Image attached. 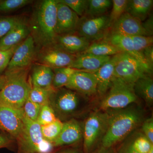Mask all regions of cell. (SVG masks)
Here are the masks:
<instances>
[{
	"label": "cell",
	"mask_w": 153,
	"mask_h": 153,
	"mask_svg": "<svg viewBox=\"0 0 153 153\" xmlns=\"http://www.w3.org/2000/svg\"><path fill=\"white\" fill-rule=\"evenodd\" d=\"M57 0H43L36 4L30 19V35L38 48L55 43Z\"/></svg>",
	"instance_id": "6da1fadb"
},
{
	"label": "cell",
	"mask_w": 153,
	"mask_h": 153,
	"mask_svg": "<svg viewBox=\"0 0 153 153\" xmlns=\"http://www.w3.org/2000/svg\"><path fill=\"white\" fill-rule=\"evenodd\" d=\"M30 70L29 67L5 71L6 82L0 91V105L15 108H23L33 86L29 77Z\"/></svg>",
	"instance_id": "7a4b0ae2"
},
{
	"label": "cell",
	"mask_w": 153,
	"mask_h": 153,
	"mask_svg": "<svg viewBox=\"0 0 153 153\" xmlns=\"http://www.w3.org/2000/svg\"><path fill=\"white\" fill-rule=\"evenodd\" d=\"M141 118L134 108L121 109L109 115L107 127L102 138V146L108 148L126 136L137 126Z\"/></svg>",
	"instance_id": "3957f363"
},
{
	"label": "cell",
	"mask_w": 153,
	"mask_h": 153,
	"mask_svg": "<svg viewBox=\"0 0 153 153\" xmlns=\"http://www.w3.org/2000/svg\"><path fill=\"white\" fill-rule=\"evenodd\" d=\"M82 95L65 87L54 91L49 99V105L56 117L65 120L78 114L85 106Z\"/></svg>",
	"instance_id": "277c9868"
},
{
	"label": "cell",
	"mask_w": 153,
	"mask_h": 153,
	"mask_svg": "<svg viewBox=\"0 0 153 153\" xmlns=\"http://www.w3.org/2000/svg\"><path fill=\"white\" fill-rule=\"evenodd\" d=\"M16 140L19 153H51L55 147L43 137L41 126L26 116L22 132Z\"/></svg>",
	"instance_id": "5b68a950"
},
{
	"label": "cell",
	"mask_w": 153,
	"mask_h": 153,
	"mask_svg": "<svg viewBox=\"0 0 153 153\" xmlns=\"http://www.w3.org/2000/svg\"><path fill=\"white\" fill-rule=\"evenodd\" d=\"M134 85L113 76L110 87L101 102L102 109H122L137 101Z\"/></svg>",
	"instance_id": "8992f818"
},
{
	"label": "cell",
	"mask_w": 153,
	"mask_h": 153,
	"mask_svg": "<svg viewBox=\"0 0 153 153\" xmlns=\"http://www.w3.org/2000/svg\"><path fill=\"white\" fill-rule=\"evenodd\" d=\"M145 67L134 57L124 52L118 55L113 76L134 85L141 77L149 75Z\"/></svg>",
	"instance_id": "52a82bcc"
},
{
	"label": "cell",
	"mask_w": 153,
	"mask_h": 153,
	"mask_svg": "<svg viewBox=\"0 0 153 153\" xmlns=\"http://www.w3.org/2000/svg\"><path fill=\"white\" fill-rule=\"evenodd\" d=\"M110 27L109 16L106 14L95 17L83 16L79 19L76 33L92 43L104 39Z\"/></svg>",
	"instance_id": "ba28073f"
},
{
	"label": "cell",
	"mask_w": 153,
	"mask_h": 153,
	"mask_svg": "<svg viewBox=\"0 0 153 153\" xmlns=\"http://www.w3.org/2000/svg\"><path fill=\"white\" fill-rule=\"evenodd\" d=\"M109 114L98 111L94 113L88 118L84 125L82 135L84 148L86 152L90 150L106 131Z\"/></svg>",
	"instance_id": "9c48e42d"
},
{
	"label": "cell",
	"mask_w": 153,
	"mask_h": 153,
	"mask_svg": "<svg viewBox=\"0 0 153 153\" xmlns=\"http://www.w3.org/2000/svg\"><path fill=\"white\" fill-rule=\"evenodd\" d=\"M76 55L67 53L53 44L37 50L35 60L52 68L69 67Z\"/></svg>",
	"instance_id": "30bf717a"
},
{
	"label": "cell",
	"mask_w": 153,
	"mask_h": 153,
	"mask_svg": "<svg viewBox=\"0 0 153 153\" xmlns=\"http://www.w3.org/2000/svg\"><path fill=\"white\" fill-rule=\"evenodd\" d=\"M36 47L35 41L30 35L16 49L5 71L30 67L36 59Z\"/></svg>",
	"instance_id": "8fae6325"
},
{
	"label": "cell",
	"mask_w": 153,
	"mask_h": 153,
	"mask_svg": "<svg viewBox=\"0 0 153 153\" xmlns=\"http://www.w3.org/2000/svg\"><path fill=\"white\" fill-rule=\"evenodd\" d=\"M25 116L23 108L0 105V129L17 139L22 132Z\"/></svg>",
	"instance_id": "7c38bea8"
},
{
	"label": "cell",
	"mask_w": 153,
	"mask_h": 153,
	"mask_svg": "<svg viewBox=\"0 0 153 153\" xmlns=\"http://www.w3.org/2000/svg\"><path fill=\"white\" fill-rule=\"evenodd\" d=\"M65 87L82 96H91L97 93V80L94 73L77 70Z\"/></svg>",
	"instance_id": "4fadbf2b"
},
{
	"label": "cell",
	"mask_w": 153,
	"mask_h": 153,
	"mask_svg": "<svg viewBox=\"0 0 153 153\" xmlns=\"http://www.w3.org/2000/svg\"><path fill=\"white\" fill-rule=\"evenodd\" d=\"M56 33L57 36L76 32L79 17L68 6L57 0Z\"/></svg>",
	"instance_id": "5bb4252c"
},
{
	"label": "cell",
	"mask_w": 153,
	"mask_h": 153,
	"mask_svg": "<svg viewBox=\"0 0 153 153\" xmlns=\"http://www.w3.org/2000/svg\"><path fill=\"white\" fill-rule=\"evenodd\" d=\"M108 33L128 36H148L143 27L142 22L126 12L113 24Z\"/></svg>",
	"instance_id": "9a60e30c"
},
{
	"label": "cell",
	"mask_w": 153,
	"mask_h": 153,
	"mask_svg": "<svg viewBox=\"0 0 153 153\" xmlns=\"http://www.w3.org/2000/svg\"><path fill=\"white\" fill-rule=\"evenodd\" d=\"M91 44L76 32L57 36L54 44L67 53L76 55L84 53Z\"/></svg>",
	"instance_id": "2e32d148"
},
{
	"label": "cell",
	"mask_w": 153,
	"mask_h": 153,
	"mask_svg": "<svg viewBox=\"0 0 153 153\" xmlns=\"http://www.w3.org/2000/svg\"><path fill=\"white\" fill-rule=\"evenodd\" d=\"M103 39L117 47L121 52L128 53L134 57L145 67L150 74H152L153 71L149 68L143 54L139 53L135 50L133 43L130 36L108 33Z\"/></svg>",
	"instance_id": "e0dca14e"
},
{
	"label": "cell",
	"mask_w": 153,
	"mask_h": 153,
	"mask_svg": "<svg viewBox=\"0 0 153 153\" xmlns=\"http://www.w3.org/2000/svg\"><path fill=\"white\" fill-rule=\"evenodd\" d=\"M111 56H100L83 53L76 55L69 67L94 73L98 70L111 58Z\"/></svg>",
	"instance_id": "ac0fdd59"
},
{
	"label": "cell",
	"mask_w": 153,
	"mask_h": 153,
	"mask_svg": "<svg viewBox=\"0 0 153 153\" xmlns=\"http://www.w3.org/2000/svg\"><path fill=\"white\" fill-rule=\"evenodd\" d=\"M82 129L79 123L74 119H71L63 123V127L60 135L55 142L54 147L73 144L81 139Z\"/></svg>",
	"instance_id": "d6986e66"
},
{
	"label": "cell",
	"mask_w": 153,
	"mask_h": 153,
	"mask_svg": "<svg viewBox=\"0 0 153 153\" xmlns=\"http://www.w3.org/2000/svg\"><path fill=\"white\" fill-rule=\"evenodd\" d=\"M118 55L111 56L101 68L94 72L97 80V93L100 97H104L110 87Z\"/></svg>",
	"instance_id": "ffe728a7"
},
{
	"label": "cell",
	"mask_w": 153,
	"mask_h": 153,
	"mask_svg": "<svg viewBox=\"0 0 153 153\" xmlns=\"http://www.w3.org/2000/svg\"><path fill=\"white\" fill-rule=\"evenodd\" d=\"M30 35L29 26L23 21L11 29L0 40V50L11 49L21 44Z\"/></svg>",
	"instance_id": "44dd1931"
},
{
	"label": "cell",
	"mask_w": 153,
	"mask_h": 153,
	"mask_svg": "<svg viewBox=\"0 0 153 153\" xmlns=\"http://www.w3.org/2000/svg\"><path fill=\"white\" fill-rule=\"evenodd\" d=\"M33 66L30 76L32 86L44 88H53L52 83L54 75L53 68L38 63Z\"/></svg>",
	"instance_id": "7402d4cb"
},
{
	"label": "cell",
	"mask_w": 153,
	"mask_h": 153,
	"mask_svg": "<svg viewBox=\"0 0 153 153\" xmlns=\"http://www.w3.org/2000/svg\"><path fill=\"white\" fill-rule=\"evenodd\" d=\"M153 5V0H129L126 12L143 22L151 13Z\"/></svg>",
	"instance_id": "603a6c76"
},
{
	"label": "cell",
	"mask_w": 153,
	"mask_h": 153,
	"mask_svg": "<svg viewBox=\"0 0 153 153\" xmlns=\"http://www.w3.org/2000/svg\"><path fill=\"white\" fill-rule=\"evenodd\" d=\"M134 89L137 97L143 100L148 106L152 105L153 102V80L150 75L138 79L134 83Z\"/></svg>",
	"instance_id": "cb8c5ba5"
},
{
	"label": "cell",
	"mask_w": 153,
	"mask_h": 153,
	"mask_svg": "<svg viewBox=\"0 0 153 153\" xmlns=\"http://www.w3.org/2000/svg\"><path fill=\"white\" fill-rule=\"evenodd\" d=\"M111 44L105 40L92 42L84 53L100 56H113L121 52Z\"/></svg>",
	"instance_id": "d4e9b609"
},
{
	"label": "cell",
	"mask_w": 153,
	"mask_h": 153,
	"mask_svg": "<svg viewBox=\"0 0 153 153\" xmlns=\"http://www.w3.org/2000/svg\"><path fill=\"white\" fill-rule=\"evenodd\" d=\"M112 4V1L110 0H88L87 8L84 16L95 17L106 15Z\"/></svg>",
	"instance_id": "484cf974"
},
{
	"label": "cell",
	"mask_w": 153,
	"mask_h": 153,
	"mask_svg": "<svg viewBox=\"0 0 153 153\" xmlns=\"http://www.w3.org/2000/svg\"><path fill=\"white\" fill-rule=\"evenodd\" d=\"M54 77L52 86L55 90L65 87L76 69L69 67L53 68Z\"/></svg>",
	"instance_id": "4316f807"
},
{
	"label": "cell",
	"mask_w": 153,
	"mask_h": 153,
	"mask_svg": "<svg viewBox=\"0 0 153 153\" xmlns=\"http://www.w3.org/2000/svg\"><path fill=\"white\" fill-rule=\"evenodd\" d=\"M63 122L57 119L52 123L41 126V131L44 139L53 144L57 138L63 127Z\"/></svg>",
	"instance_id": "83f0119b"
},
{
	"label": "cell",
	"mask_w": 153,
	"mask_h": 153,
	"mask_svg": "<svg viewBox=\"0 0 153 153\" xmlns=\"http://www.w3.org/2000/svg\"><path fill=\"white\" fill-rule=\"evenodd\" d=\"M55 90L53 88H44L32 86L29 98L41 106L49 104L50 96Z\"/></svg>",
	"instance_id": "f1b7e54d"
},
{
	"label": "cell",
	"mask_w": 153,
	"mask_h": 153,
	"mask_svg": "<svg viewBox=\"0 0 153 153\" xmlns=\"http://www.w3.org/2000/svg\"><path fill=\"white\" fill-rule=\"evenodd\" d=\"M31 0H0V13L17 10L32 3Z\"/></svg>",
	"instance_id": "f546056e"
},
{
	"label": "cell",
	"mask_w": 153,
	"mask_h": 153,
	"mask_svg": "<svg viewBox=\"0 0 153 153\" xmlns=\"http://www.w3.org/2000/svg\"><path fill=\"white\" fill-rule=\"evenodd\" d=\"M24 21L18 16H0V40L17 25Z\"/></svg>",
	"instance_id": "4dcf8cb0"
},
{
	"label": "cell",
	"mask_w": 153,
	"mask_h": 153,
	"mask_svg": "<svg viewBox=\"0 0 153 153\" xmlns=\"http://www.w3.org/2000/svg\"><path fill=\"white\" fill-rule=\"evenodd\" d=\"M128 0H113L112 8L109 15L111 27L125 13Z\"/></svg>",
	"instance_id": "1f68e13d"
},
{
	"label": "cell",
	"mask_w": 153,
	"mask_h": 153,
	"mask_svg": "<svg viewBox=\"0 0 153 153\" xmlns=\"http://www.w3.org/2000/svg\"><path fill=\"white\" fill-rule=\"evenodd\" d=\"M57 119L52 107L49 104L41 106L36 122L40 126H44L52 123Z\"/></svg>",
	"instance_id": "d6a6232c"
},
{
	"label": "cell",
	"mask_w": 153,
	"mask_h": 153,
	"mask_svg": "<svg viewBox=\"0 0 153 153\" xmlns=\"http://www.w3.org/2000/svg\"><path fill=\"white\" fill-rule=\"evenodd\" d=\"M130 37L132 41L135 50L139 53L142 54L145 49L153 45V36H134Z\"/></svg>",
	"instance_id": "836d02e7"
},
{
	"label": "cell",
	"mask_w": 153,
	"mask_h": 153,
	"mask_svg": "<svg viewBox=\"0 0 153 153\" xmlns=\"http://www.w3.org/2000/svg\"><path fill=\"white\" fill-rule=\"evenodd\" d=\"M60 2L68 6L78 16L82 17L87 8L88 0H59Z\"/></svg>",
	"instance_id": "e575fe53"
},
{
	"label": "cell",
	"mask_w": 153,
	"mask_h": 153,
	"mask_svg": "<svg viewBox=\"0 0 153 153\" xmlns=\"http://www.w3.org/2000/svg\"><path fill=\"white\" fill-rule=\"evenodd\" d=\"M41 108V105L33 102L29 98L23 107L25 116L34 121H37Z\"/></svg>",
	"instance_id": "d590c367"
},
{
	"label": "cell",
	"mask_w": 153,
	"mask_h": 153,
	"mask_svg": "<svg viewBox=\"0 0 153 153\" xmlns=\"http://www.w3.org/2000/svg\"><path fill=\"white\" fill-rule=\"evenodd\" d=\"M20 44L8 50H0V75L6 71L11 58Z\"/></svg>",
	"instance_id": "8d00e7d4"
},
{
	"label": "cell",
	"mask_w": 153,
	"mask_h": 153,
	"mask_svg": "<svg viewBox=\"0 0 153 153\" xmlns=\"http://www.w3.org/2000/svg\"><path fill=\"white\" fill-rule=\"evenodd\" d=\"M134 149L139 153H148L153 144L146 137H140L135 140L131 144Z\"/></svg>",
	"instance_id": "74e56055"
},
{
	"label": "cell",
	"mask_w": 153,
	"mask_h": 153,
	"mask_svg": "<svg viewBox=\"0 0 153 153\" xmlns=\"http://www.w3.org/2000/svg\"><path fill=\"white\" fill-rule=\"evenodd\" d=\"M143 130L146 137L152 144L153 143V120L152 118L144 122L143 125Z\"/></svg>",
	"instance_id": "f35d334b"
},
{
	"label": "cell",
	"mask_w": 153,
	"mask_h": 153,
	"mask_svg": "<svg viewBox=\"0 0 153 153\" xmlns=\"http://www.w3.org/2000/svg\"><path fill=\"white\" fill-rule=\"evenodd\" d=\"M143 57L150 70L153 71V45L145 49L142 52Z\"/></svg>",
	"instance_id": "ab89813d"
},
{
	"label": "cell",
	"mask_w": 153,
	"mask_h": 153,
	"mask_svg": "<svg viewBox=\"0 0 153 153\" xmlns=\"http://www.w3.org/2000/svg\"><path fill=\"white\" fill-rule=\"evenodd\" d=\"M143 26L148 36H152L153 33V15L151 13L144 22H142Z\"/></svg>",
	"instance_id": "60d3db41"
},
{
	"label": "cell",
	"mask_w": 153,
	"mask_h": 153,
	"mask_svg": "<svg viewBox=\"0 0 153 153\" xmlns=\"http://www.w3.org/2000/svg\"><path fill=\"white\" fill-rule=\"evenodd\" d=\"M11 141L10 139L7 136L0 134V148L7 146Z\"/></svg>",
	"instance_id": "b9f144b4"
},
{
	"label": "cell",
	"mask_w": 153,
	"mask_h": 153,
	"mask_svg": "<svg viewBox=\"0 0 153 153\" xmlns=\"http://www.w3.org/2000/svg\"><path fill=\"white\" fill-rule=\"evenodd\" d=\"M6 81L5 74H2L0 75V91L2 89Z\"/></svg>",
	"instance_id": "7bdbcfd3"
},
{
	"label": "cell",
	"mask_w": 153,
	"mask_h": 153,
	"mask_svg": "<svg viewBox=\"0 0 153 153\" xmlns=\"http://www.w3.org/2000/svg\"><path fill=\"white\" fill-rule=\"evenodd\" d=\"M51 153H79L77 150L75 149H68L65 150L60 152H57L54 153L52 152Z\"/></svg>",
	"instance_id": "ee69618b"
},
{
	"label": "cell",
	"mask_w": 153,
	"mask_h": 153,
	"mask_svg": "<svg viewBox=\"0 0 153 153\" xmlns=\"http://www.w3.org/2000/svg\"><path fill=\"white\" fill-rule=\"evenodd\" d=\"M126 153H139L136 151L134 148L133 147L132 144L130 145L126 149Z\"/></svg>",
	"instance_id": "f6af8a7d"
},
{
	"label": "cell",
	"mask_w": 153,
	"mask_h": 153,
	"mask_svg": "<svg viewBox=\"0 0 153 153\" xmlns=\"http://www.w3.org/2000/svg\"><path fill=\"white\" fill-rule=\"evenodd\" d=\"M148 153H153V146L152 147Z\"/></svg>",
	"instance_id": "bcb514c9"
},
{
	"label": "cell",
	"mask_w": 153,
	"mask_h": 153,
	"mask_svg": "<svg viewBox=\"0 0 153 153\" xmlns=\"http://www.w3.org/2000/svg\"><path fill=\"white\" fill-rule=\"evenodd\" d=\"M107 153H115L113 151H110V152H108Z\"/></svg>",
	"instance_id": "7dc6e473"
}]
</instances>
